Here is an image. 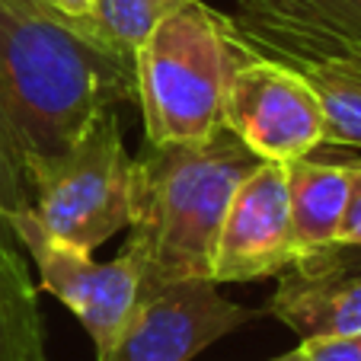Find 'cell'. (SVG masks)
Listing matches in <instances>:
<instances>
[{
	"label": "cell",
	"instance_id": "obj_1",
	"mask_svg": "<svg viewBox=\"0 0 361 361\" xmlns=\"http://www.w3.org/2000/svg\"><path fill=\"white\" fill-rule=\"evenodd\" d=\"M137 99L135 51L90 16L0 0V125L20 170L55 157L93 116Z\"/></svg>",
	"mask_w": 361,
	"mask_h": 361
},
{
	"label": "cell",
	"instance_id": "obj_2",
	"mask_svg": "<svg viewBox=\"0 0 361 361\" xmlns=\"http://www.w3.org/2000/svg\"><path fill=\"white\" fill-rule=\"evenodd\" d=\"M259 164L231 128L192 144H147L135 160L131 214V237L147 262L144 279H212L227 204Z\"/></svg>",
	"mask_w": 361,
	"mask_h": 361
},
{
	"label": "cell",
	"instance_id": "obj_3",
	"mask_svg": "<svg viewBox=\"0 0 361 361\" xmlns=\"http://www.w3.org/2000/svg\"><path fill=\"white\" fill-rule=\"evenodd\" d=\"M243 58L227 13L202 0L173 7L135 48L147 144H192L224 128L227 83Z\"/></svg>",
	"mask_w": 361,
	"mask_h": 361
},
{
	"label": "cell",
	"instance_id": "obj_4",
	"mask_svg": "<svg viewBox=\"0 0 361 361\" xmlns=\"http://www.w3.org/2000/svg\"><path fill=\"white\" fill-rule=\"evenodd\" d=\"M29 204L51 237L93 252L131 227L137 166L116 109H102L55 157L23 170Z\"/></svg>",
	"mask_w": 361,
	"mask_h": 361
},
{
	"label": "cell",
	"instance_id": "obj_5",
	"mask_svg": "<svg viewBox=\"0 0 361 361\" xmlns=\"http://www.w3.org/2000/svg\"><path fill=\"white\" fill-rule=\"evenodd\" d=\"M4 224L16 243L26 246L29 259L35 262L39 288L55 294L83 323L96 345V358H102L118 339L137 291H141L144 269H147L141 243L131 237L112 262H96L93 252H83L51 237L35 218L32 204L10 212Z\"/></svg>",
	"mask_w": 361,
	"mask_h": 361
},
{
	"label": "cell",
	"instance_id": "obj_6",
	"mask_svg": "<svg viewBox=\"0 0 361 361\" xmlns=\"http://www.w3.org/2000/svg\"><path fill=\"white\" fill-rule=\"evenodd\" d=\"M252 317L256 310L227 300L212 279H144L122 333L99 361H192Z\"/></svg>",
	"mask_w": 361,
	"mask_h": 361
},
{
	"label": "cell",
	"instance_id": "obj_7",
	"mask_svg": "<svg viewBox=\"0 0 361 361\" xmlns=\"http://www.w3.org/2000/svg\"><path fill=\"white\" fill-rule=\"evenodd\" d=\"M224 128L262 160L288 164L326 141L320 96L304 74L272 58L252 55L233 68L224 96Z\"/></svg>",
	"mask_w": 361,
	"mask_h": 361
},
{
	"label": "cell",
	"instance_id": "obj_8",
	"mask_svg": "<svg viewBox=\"0 0 361 361\" xmlns=\"http://www.w3.org/2000/svg\"><path fill=\"white\" fill-rule=\"evenodd\" d=\"M294 262L285 164L262 160L237 185L214 250V285L281 275Z\"/></svg>",
	"mask_w": 361,
	"mask_h": 361
},
{
	"label": "cell",
	"instance_id": "obj_9",
	"mask_svg": "<svg viewBox=\"0 0 361 361\" xmlns=\"http://www.w3.org/2000/svg\"><path fill=\"white\" fill-rule=\"evenodd\" d=\"M269 314L291 326L300 339L358 336L361 269H352L342 243L291 262L269 300Z\"/></svg>",
	"mask_w": 361,
	"mask_h": 361
},
{
	"label": "cell",
	"instance_id": "obj_10",
	"mask_svg": "<svg viewBox=\"0 0 361 361\" xmlns=\"http://www.w3.org/2000/svg\"><path fill=\"white\" fill-rule=\"evenodd\" d=\"M294 262L336 246L352 189V160H320L314 154L285 164Z\"/></svg>",
	"mask_w": 361,
	"mask_h": 361
},
{
	"label": "cell",
	"instance_id": "obj_11",
	"mask_svg": "<svg viewBox=\"0 0 361 361\" xmlns=\"http://www.w3.org/2000/svg\"><path fill=\"white\" fill-rule=\"evenodd\" d=\"M0 361H48L39 288L13 240H0Z\"/></svg>",
	"mask_w": 361,
	"mask_h": 361
},
{
	"label": "cell",
	"instance_id": "obj_12",
	"mask_svg": "<svg viewBox=\"0 0 361 361\" xmlns=\"http://www.w3.org/2000/svg\"><path fill=\"white\" fill-rule=\"evenodd\" d=\"M298 71L320 96L323 118H326V141L361 147V64L323 61Z\"/></svg>",
	"mask_w": 361,
	"mask_h": 361
},
{
	"label": "cell",
	"instance_id": "obj_13",
	"mask_svg": "<svg viewBox=\"0 0 361 361\" xmlns=\"http://www.w3.org/2000/svg\"><path fill=\"white\" fill-rule=\"evenodd\" d=\"M179 4L183 0H93L90 20L116 45L135 51L144 42V35Z\"/></svg>",
	"mask_w": 361,
	"mask_h": 361
},
{
	"label": "cell",
	"instance_id": "obj_14",
	"mask_svg": "<svg viewBox=\"0 0 361 361\" xmlns=\"http://www.w3.org/2000/svg\"><path fill=\"white\" fill-rule=\"evenodd\" d=\"M29 204V189H26V179H23L20 170V160H16L13 147L7 141V131L0 125V240H13L7 233V218L10 212H20Z\"/></svg>",
	"mask_w": 361,
	"mask_h": 361
},
{
	"label": "cell",
	"instance_id": "obj_15",
	"mask_svg": "<svg viewBox=\"0 0 361 361\" xmlns=\"http://www.w3.org/2000/svg\"><path fill=\"white\" fill-rule=\"evenodd\" d=\"M298 348H300V361H361V333L300 339Z\"/></svg>",
	"mask_w": 361,
	"mask_h": 361
},
{
	"label": "cell",
	"instance_id": "obj_16",
	"mask_svg": "<svg viewBox=\"0 0 361 361\" xmlns=\"http://www.w3.org/2000/svg\"><path fill=\"white\" fill-rule=\"evenodd\" d=\"M336 243L361 250V157L352 160V189H348V204H345V214H342V227Z\"/></svg>",
	"mask_w": 361,
	"mask_h": 361
},
{
	"label": "cell",
	"instance_id": "obj_17",
	"mask_svg": "<svg viewBox=\"0 0 361 361\" xmlns=\"http://www.w3.org/2000/svg\"><path fill=\"white\" fill-rule=\"evenodd\" d=\"M42 4L61 10L68 16H90V10H93V0H42Z\"/></svg>",
	"mask_w": 361,
	"mask_h": 361
},
{
	"label": "cell",
	"instance_id": "obj_18",
	"mask_svg": "<svg viewBox=\"0 0 361 361\" xmlns=\"http://www.w3.org/2000/svg\"><path fill=\"white\" fill-rule=\"evenodd\" d=\"M272 361H300V348H294V352L279 355V358H272Z\"/></svg>",
	"mask_w": 361,
	"mask_h": 361
}]
</instances>
